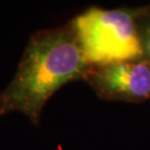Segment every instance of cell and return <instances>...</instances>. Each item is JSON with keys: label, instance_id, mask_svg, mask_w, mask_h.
<instances>
[{"label": "cell", "instance_id": "obj_1", "mask_svg": "<svg viewBox=\"0 0 150 150\" xmlns=\"http://www.w3.org/2000/svg\"><path fill=\"white\" fill-rule=\"evenodd\" d=\"M90 67L70 22L34 32L14 78L0 92V115L18 111L38 125L50 98L65 84L84 80Z\"/></svg>", "mask_w": 150, "mask_h": 150}, {"label": "cell", "instance_id": "obj_2", "mask_svg": "<svg viewBox=\"0 0 150 150\" xmlns=\"http://www.w3.org/2000/svg\"><path fill=\"white\" fill-rule=\"evenodd\" d=\"M140 7H92L69 21L90 64L142 59L137 20Z\"/></svg>", "mask_w": 150, "mask_h": 150}, {"label": "cell", "instance_id": "obj_3", "mask_svg": "<svg viewBox=\"0 0 150 150\" xmlns=\"http://www.w3.org/2000/svg\"><path fill=\"white\" fill-rule=\"evenodd\" d=\"M84 81L103 100L137 103L150 100V62L143 59L91 64Z\"/></svg>", "mask_w": 150, "mask_h": 150}, {"label": "cell", "instance_id": "obj_4", "mask_svg": "<svg viewBox=\"0 0 150 150\" xmlns=\"http://www.w3.org/2000/svg\"><path fill=\"white\" fill-rule=\"evenodd\" d=\"M137 29L142 51V59L150 62V4L142 6L137 20Z\"/></svg>", "mask_w": 150, "mask_h": 150}]
</instances>
